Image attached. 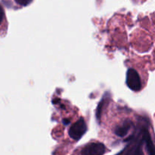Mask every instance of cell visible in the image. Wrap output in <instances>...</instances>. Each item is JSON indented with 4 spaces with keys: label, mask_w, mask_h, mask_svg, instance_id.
Masks as SVG:
<instances>
[{
    "label": "cell",
    "mask_w": 155,
    "mask_h": 155,
    "mask_svg": "<svg viewBox=\"0 0 155 155\" xmlns=\"http://www.w3.org/2000/svg\"><path fill=\"white\" fill-rule=\"evenodd\" d=\"M127 84L131 90L139 91L142 88V82L137 71L133 68H130L127 74Z\"/></svg>",
    "instance_id": "obj_2"
},
{
    "label": "cell",
    "mask_w": 155,
    "mask_h": 155,
    "mask_svg": "<svg viewBox=\"0 0 155 155\" xmlns=\"http://www.w3.org/2000/svg\"><path fill=\"white\" fill-rule=\"evenodd\" d=\"M144 140L145 141V144H146V147L147 150H148V154L149 155H155V147L154 144H153V141L151 140V136H150L149 133L147 130L144 131Z\"/></svg>",
    "instance_id": "obj_4"
},
{
    "label": "cell",
    "mask_w": 155,
    "mask_h": 155,
    "mask_svg": "<svg viewBox=\"0 0 155 155\" xmlns=\"http://www.w3.org/2000/svg\"><path fill=\"white\" fill-rule=\"evenodd\" d=\"M130 127H131L130 123L128 122H125L121 126H118V127H117L116 129H115L114 132L117 136L124 137L127 133H128L129 130L130 129Z\"/></svg>",
    "instance_id": "obj_5"
},
{
    "label": "cell",
    "mask_w": 155,
    "mask_h": 155,
    "mask_svg": "<svg viewBox=\"0 0 155 155\" xmlns=\"http://www.w3.org/2000/svg\"><path fill=\"white\" fill-rule=\"evenodd\" d=\"M32 1H33V0H15L17 4L22 6H27V5L30 4Z\"/></svg>",
    "instance_id": "obj_7"
},
{
    "label": "cell",
    "mask_w": 155,
    "mask_h": 155,
    "mask_svg": "<svg viewBox=\"0 0 155 155\" xmlns=\"http://www.w3.org/2000/svg\"><path fill=\"white\" fill-rule=\"evenodd\" d=\"M87 130V126L83 118H80L71 126L69 129V135L71 138L79 140L82 138Z\"/></svg>",
    "instance_id": "obj_1"
},
{
    "label": "cell",
    "mask_w": 155,
    "mask_h": 155,
    "mask_svg": "<svg viewBox=\"0 0 155 155\" xmlns=\"http://www.w3.org/2000/svg\"><path fill=\"white\" fill-rule=\"evenodd\" d=\"M5 20V11L2 6L0 5V28L2 27V25L4 23Z\"/></svg>",
    "instance_id": "obj_6"
},
{
    "label": "cell",
    "mask_w": 155,
    "mask_h": 155,
    "mask_svg": "<svg viewBox=\"0 0 155 155\" xmlns=\"http://www.w3.org/2000/svg\"><path fill=\"white\" fill-rule=\"evenodd\" d=\"M105 146L100 142H92L87 144L82 150V155H103L105 153Z\"/></svg>",
    "instance_id": "obj_3"
},
{
    "label": "cell",
    "mask_w": 155,
    "mask_h": 155,
    "mask_svg": "<svg viewBox=\"0 0 155 155\" xmlns=\"http://www.w3.org/2000/svg\"><path fill=\"white\" fill-rule=\"evenodd\" d=\"M135 155H144V154H143V152L142 151V150H141L140 148H138L137 150H136Z\"/></svg>",
    "instance_id": "obj_8"
}]
</instances>
